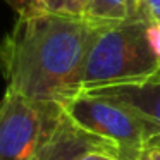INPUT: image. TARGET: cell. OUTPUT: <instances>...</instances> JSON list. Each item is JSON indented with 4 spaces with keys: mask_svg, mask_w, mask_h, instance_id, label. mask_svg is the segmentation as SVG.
<instances>
[{
    "mask_svg": "<svg viewBox=\"0 0 160 160\" xmlns=\"http://www.w3.org/2000/svg\"><path fill=\"white\" fill-rule=\"evenodd\" d=\"M91 40L93 24L84 18L18 12L11 31L0 40L5 90L64 105L83 91Z\"/></svg>",
    "mask_w": 160,
    "mask_h": 160,
    "instance_id": "cell-1",
    "label": "cell"
},
{
    "mask_svg": "<svg viewBox=\"0 0 160 160\" xmlns=\"http://www.w3.org/2000/svg\"><path fill=\"white\" fill-rule=\"evenodd\" d=\"M145 18L93 24V40L84 67L83 91L136 84L160 71L150 48Z\"/></svg>",
    "mask_w": 160,
    "mask_h": 160,
    "instance_id": "cell-2",
    "label": "cell"
},
{
    "mask_svg": "<svg viewBox=\"0 0 160 160\" xmlns=\"http://www.w3.org/2000/svg\"><path fill=\"white\" fill-rule=\"evenodd\" d=\"M62 107L79 128L110 143L114 155L121 160H143L155 143L152 126L138 112L110 97L81 91Z\"/></svg>",
    "mask_w": 160,
    "mask_h": 160,
    "instance_id": "cell-3",
    "label": "cell"
},
{
    "mask_svg": "<svg viewBox=\"0 0 160 160\" xmlns=\"http://www.w3.org/2000/svg\"><path fill=\"white\" fill-rule=\"evenodd\" d=\"M64 107L5 90L0 100V160H29L53 132Z\"/></svg>",
    "mask_w": 160,
    "mask_h": 160,
    "instance_id": "cell-4",
    "label": "cell"
},
{
    "mask_svg": "<svg viewBox=\"0 0 160 160\" xmlns=\"http://www.w3.org/2000/svg\"><path fill=\"white\" fill-rule=\"evenodd\" d=\"M91 152H107L114 155L110 143L93 132L84 131L64 112L53 132L29 160H83Z\"/></svg>",
    "mask_w": 160,
    "mask_h": 160,
    "instance_id": "cell-5",
    "label": "cell"
},
{
    "mask_svg": "<svg viewBox=\"0 0 160 160\" xmlns=\"http://www.w3.org/2000/svg\"><path fill=\"white\" fill-rule=\"evenodd\" d=\"M90 93L110 97L138 112L155 132L153 146H160V71L143 83L102 88Z\"/></svg>",
    "mask_w": 160,
    "mask_h": 160,
    "instance_id": "cell-6",
    "label": "cell"
},
{
    "mask_svg": "<svg viewBox=\"0 0 160 160\" xmlns=\"http://www.w3.org/2000/svg\"><path fill=\"white\" fill-rule=\"evenodd\" d=\"M141 0H86V19L91 24L141 18Z\"/></svg>",
    "mask_w": 160,
    "mask_h": 160,
    "instance_id": "cell-7",
    "label": "cell"
},
{
    "mask_svg": "<svg viewBox=\"0 0 160 160\" xmlns=\"http://www.w3.org/2000/svg\"><path fill=\"white\" fill-rule=\"evenodd\" d=\"M24 11H42L50 14L86 19V0H28Z\"/></svg>",
    "mask_w": 160,
    "mask_h": 160,
    "instance_id": "cell-8",
    "label": "cell"
},
{
    "mask_svg": "<svg viewBox=\"0 0 160 160\" xmlns=\"http://www.w3.org/2000/svg\"><path fill=\"white\" fill-rule=\"evenodd\" d=\"M146 38H148L150 48L153 50L155 57L160 60V21L158 19H152L146 24Z\"/></svg>",
    "mask_w": 160,
    "mask_h": 160,
    "instance_id": "cell-9",
    "label": "cell"
},
{
    "mask_svg": "<svg viewBox=\"0 0 160 160\" xmlns=\"http://www.w3.org/2000/svg\"><path fill=\"white\" fill-rule=\"evenodd\" d=\"M139 12H141V18H145L146 21H152V19L160 21V0H141Z\"/></svg>",
    "mask_w": 160,
    "mask_h": 160,
    "instance_id": "cell-10",
    "label": "cell"
},
{
    "mask_svg": "<svg viewBox=\"0 0 160 160\" xmlns=\"http://www.w3.org/2000/svg\"><path fill=\"white\" fill-rule=\"evenodd\" d=\"M83 160H121V158H117V157H114L112 153H107V152H91Z\"/></svg>",
    "mask_w": 160,
    "mask_h": 160,
    "instance_id": "cell-11",
    "label": "cell"
},
{
    "mask_svg": "<svg viewBox=\"0 0 160 160\" xmlns=\"http://www.w3.org/2000/svg\"><path fill=\"white\" fill-rule=\"evenodd\" d=\"M143 160H160V146H150L143 155Z\"/></svg>",
    "mask_w": 160,
    "mask_h": 160,
    "instance_id": "cell-12",
    "label": "cell"
},
{
    "mask_svg": "<svg viewBox=\"0 0 160 160\" xmlns=\"http://www.w3.org/2000/svg\"><path fill=\"white\" fill-rule=\"evenodd\" d=\"M9 5H12V7L16 9V12H22L26 9V5H28V0H5Z\"/></svg>",
    "mask_w": 160,
    "mask_h": 160,
    "instance_id": "cell-13",
    "label": "cell"
}]
</instances>
